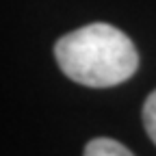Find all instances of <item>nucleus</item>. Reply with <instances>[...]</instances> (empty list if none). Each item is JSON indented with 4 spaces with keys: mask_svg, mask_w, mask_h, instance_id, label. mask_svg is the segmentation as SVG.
Listing matches in <instances>:
<instances>
[{
    "mask_svg": "<svg viewBox=\"0 0 156 156\" xmlns=\"http://www.w3.org/2000/svg\"><path fill=\"white\" fill-rule=\"evenodd\" d=\"M61 72L74 83L104 89L126 83L139 67V54L130 39L111 24L95 22L54 44Z\"/></svg>",
    "mask_w": 156,
    "mask_h": 156,
    "instance_id": "nucleus-1",
    "label": "nucleus"
},
{
    "mask_svg": "<svg viewBox=\"0 0 156 156\" xmlns=\"http://www.w3.org/2000/svg\"><path fill=\"white\" fill-rule=\"evenodd\" d=\"M85 154L87 156H130L132 152L126 145H122L119 141L100 136V139H93V141L87 143Z\"/></svg>",
    "mask_w": 156,
    "mask_h": 156,
    "instance_id": "nucleus-2",
    "label": "nucleus"
},
{
    "mask_svg": "<svg viewBox=\"0 0 156 156\" xmlns=\"http://www.w3.org/2000/svg\"><path fill=\"white\" fill-rule=\"evenodd\" d=\"M143 126L156 145V89L147 95V100L143 104Z\"/></svg>",
    "mask_w": 156,
    "mask_h": 156,
    "instance_id": "nucleus-3",
    "label": "nucleus"
}]
</instances>
